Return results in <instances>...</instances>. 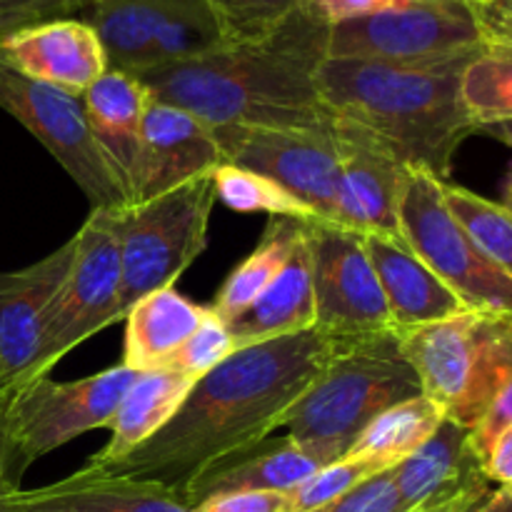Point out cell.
Instances as JSON below:
<instances>
[{"label":"cell","mask_w":512,"mask_h":512,"mask_svg":"<svg viewBox=\"0 0 512 512\" xmlns=\"http://www.w3.org/2000/svg\"><path fill=\"white\" fill-rule=\"evenodd\" d=\"M338 345L340 340L310 328L238 348L195 380L163 430L123 458L88 468L185 495L210 468L275 435L283 415L323 373Z\"/></svg>","instance_id":"obj_1"},{"label":"cell","mask_w":512,"mask_h":512,"mask_svg":"<svg viewBox=\"0 0 512 512\" xmlns=\"http://www.w3.org/2000/svg\"><path fill=\"white\" fill-rule=\"evenodd\" d=\"M328 33L330 25L303 5L263 43L220 45L135 78L155 100L188 110L210 128L333 130L335 115L318 90Z\"/></svg>","instance_id":"obj_2"},{"label":"cell","mask_w":512,"mask_h":512,"mask_svg":"<svg viewBox=\"0 0 512 512\" xmlns=\"http://www.w3.org/2000/svg\"><path fill=\"white\" fill-rule=\"evenodd\" d=\"M478 53L418 65L325 58L318 90L335 118L375 140L400 165L448 183L455 153L478 133L460 90Z\"/></svg>","instance_id":"obj_3"},{"label":"cell","mask_w":512,"mask_h":512,"mask_svg":"<svg viewBox=\"0 0 512 512\" xmlns=\"http://www.w3.org/2000/svg\"><path fill=\"white\" fill-rule=\"evenodd\" d=\"M415 395H420V380L400 353L398 335L340 340L323 373L283 415L278 430L323 465H333L383 410Z\"/></svg>","instance_id":"obj_4"},{"label":"cell","mask_w":512,"mask_h":512,"mask_svg":"<svg viewBox=\"0 0 512 512\" xmlns=\"http://www.w3.org/2000/svg\"><path fill=\"white\" fill-rule=\"evenodd\" d=\"M395 335L418 375L420 393L468 430L512 373V315L465 310Z\"/></svg>","instance_id":"obj_5"},{"label":"cell","mask_w":512,"mask_h":512,"mask_svg":"<svg viewBox=\"0 0 512 512\" xmlns=\"http://www.w3.org/2000/svg\"><path fill=\"white\" fill-rule=\"evenodd\" d=\"M215 203V180L208 173L120 208V320L145 295L175 288V280L200 258Z\"/></svg>","instance_id":"obj_6"},{"label":"cell","mask_w":512,"mask_h":512,"mask_svg":"<svg viewBox=\"0 0 512 512\" xmlns=\"http://www.w3.org/2000/svg\"><path fill=\"white\" fill-rule=\"evenodd\" d=\"M73 245L68 273L45 315L38 380L48 378L70 350L120 320V208L90 210Z\"/></svg>","instance_id":"obj_7"},{"label":"cell","mask_w":512,"mask_h":512,"mask_svg":"<svg viewBox=\"0 0 512 512\" xmlns=\"http://www.w3.org/2000/svg\"><path fill=\"white\" fill-rule=\"evenodd\" d=\"M135 370L118 365L68 383L33 380L0 403V433L20 473L90 430L108 428Z\"/></svg>","instance_id":"obj_8"},{"label":"cell","mask_w":512,"mask_h":512,"mask_svg":"<svg viewBox=\"0 0 512 512\" xmlns=\"http://www.w3.org/2000/svg\"><path fill=\"white\" fill-rule=\"evenodd\" d=\"M400 233L423 260L475 313L512 315V280L500 273L450 213L443 180L410 170L400 198Z\"/></svg>","instance_id":"obj_9"},{"label":"cell","mask_w":512,"mask_h":512,"mask_svg":"<svg viewBox=\"0 0 512 512\" xmlns=\"http://www.w3.org/2000/svg\"><path fill=\"white\" fill-rule=\"evenodd\" d=\"M470 5H398L330 25L328 58L438 63L483 50Z\"/></svg>","instance_id":"obj_10"},{"label":"cell","mask_w":512,"mask_h":512,"mask_svg":"<svg viewBox=\"0 0 512 512\" xmlns=\"http://www.w3.org/2000/svg\"><path fill=\"white\" fill-rule=\"evenodd\" d=\"M0 108L63 165L88 198L90 210L123 208V195L90 133L83 100L20 73L0 50Z\"/></svg>","instance_id":"obj_11"},{"label":"cell","mask_w":512,"mask_h":512,"mask_svg":"<svg viewBox=\"0 0 512 512\" xmlns=\"http://www.w3.org/2000/svg\"><path fill=\"white\" fill-rule=\"evenodd\" d=\"M308 243L313 258L315 328L333 340L395 333L363 235L325 220H308Z\"/></svg>","instance_id":"obj_12"},{"label":"cell","mask_w":512,"mask_h":512,"mask_svg":"<svg viewBox=\"0 0 512 512\" xmlns=\"http://www.w3.org/2000/svg\"><path fill=\"white\" fill-rule=\"evenodd\" d=\"M223 160L265 175L303 200L318 220L333 223L340 185V153L333 130L213 128Z\"/></svg>","instance_id":"obj_13"},{"label":"cell","mask_w":512,"mask_h":512,"mask_svg":"<svg viewBox=\"0 0 512 512\" xmlns=\"http://www.w3.org/2000/svg\"><path fill=\"white\" fill-rule=\"evenodd\" d=\"M333 133L340 153L333 225L405 245L400 233V198L410 170L345 120L335 118Z\"/></svg>","instance_id":"obj_14"},{"label":"cell","mask_w":512,"mask_h":512,"mask_svg":"<svg viewBox=\"0 0 512 512\" xmlns=\"http://www.w3.org/2000/svg\"><path fill=\"white\" fill-rule=\"evenodd\" d=\"M73 238L55 253L15 273H0V403L38 380L50 300L73 260Z\"/></svg>","instance_id":"obj_15"},{"label":"cell","mask_w":512,"mask_h":512,"mask_svg":"<svg viewBox=\"0 0 512 512\" xmlns=\"http://www.w3.org/2000/svg\"><path fill=\"white\" fill-rule=\"evenodd\" d=\"M223 163L213 128L205 120L153 98L143 120L133 203L168 193Z\"/></svg>","instance_id":"obj_16"},{"label":"cell","mask_w":512,"mask_h":512,"mask_svg":"<svg viewBox=\"0 0 512 512\" xmlns=\"http://www.w3.org/2000/svg\"><path fill=\"white\" fill-rule=\"evenodd\" d=\"M0 50L20 73L75 98L108 70V55L98 33L80 18L45 20L10 35Z\"/></svg>","instance_id":"obj_17"},{"label":"cell","mask_w":512,"mask_h":512,"mask_svg":"<svg viewBox=\"0 0 512 512\" xmlns=\"http://www.w3.org/2000/svg\"><path fill=\"white\" fill-rule=\"evenodd\" d=\"M80 100H83L85 118H88L95 145H98L125 205H130L140 160L143 120L148 105L153 103V95L135 75L108 68L80 95Z\"/></svg>","instance_id":"obj_18"},{"label":"cell","mask_w":512,"mask_h":512,"mask_svg":"<svg viewBox=\"0 0 512 512\" xmlns=\"http://www.w3.org/2000/svg\"><path fill=\"white\" fill-rule=\"evenodd\" d=\"M393 478L405 512L493 490L470 443V430L448 418L413 455L395 465Z\"/></svg>","instance_id":"obj_19"},{"label":"cell","mask_w":512,"mask_h":512,"mask_svg":"<svg viewBox=\"0 0 512 512\" xmlns=\"http://www.w3.org/2000/svg\"><path fill=\"white\" fill-rule=\"evenodd\" d=\"M8 512H193L165 485L120 478L85 465L70 478L13 495Z\"/></svg>","instance_id":"obj_20"},{"label":"cell","mask_w":512,"mask_h":512,"mask_svg":"<svg viewBox=\"0 0 512 512\" xmlns=\"http://www.w3.org/2000/svg\"><path fill=\"white\" fill-rule=\"evenodd\" d=\"M363 240L395 330L423 328L468 310L463 300L405 245L380 235H363Z\"/></svg>","instance_id":"obj_21"},{"label":"cell","mask_w":512,"mask_h":512,"mask_svg":"<svg viewBox=\"0 0 512 512\" xmlns=\"http://www.w3.org/2000/svg\"><path fill=\"white\" fill-rule=\"evenodd\" d=\"M320 468L325 465L288 435L265 438L263 443L223 460L200 475L185 490L183 498L190 508H195L203 500L225 493H290Z\"/></svg>","instance_id":"obj_22"},{"label":"cell","mask_w":512,"mask_h":512,"mask_svg":"<svg viewBox=\"0 0 512 512\" xmlns=\"http://www.w3.org/2000/svg\"><path fill=\"white\" fill-rule=\"evenodd\" d=\"M228 325L235 350L265 340L288 338L315 328V295H313V258L308 243V220L303 238L295 245L278 278L260 293L253 305L243 310Z\"/></svg>","instance_id":"obj_23"},{"label":"cell","mask_w":512,"mask_h":512,"mask_svg":"<svg viewBox=\"0 0 512 512\" xmlns=\"http://www.w3.org/2000/svg\"><path fill=\"white\" fill-rule=\"evenodd\" d=\"M185 0H88L78 18L98 33L110 70L138 75Z\"/></svg>","instance_id":"obj_24"},{"label":"cell","mask_w":512,"mask_h":512,"mask_svg":"<svg viewBox=\"0 0 512 512\" xmlns=\"http://www.w3.org/2000/svg\"><path fill=\"white\" fill-rule=\"evenodd\" d=\"M193 385L195 380L173 368H155L135 375L108 423L110 440L88 460V465L100 468L140 448L168 425Z\"/></svg>","instance_id":"obj_25"},{"label":"cell","mask_w":512,"mask_h":512,"mask_svg":"<svg viewBox=\"0 0 512 512\" xmlns=\"http://www.w3.org/2000/svg\"><path fill=\"white\" fill-rule=\"evenodd\" d=\"M205 315L208 308L190 303L175 288L155 290L140 298L125 315L123 365L135 373L168 368Z\"/></svg>","instance_id":"obj_26"},{"label":"cell","mask_w":512,"mask_h":512,"mask_svg":"<svg viewBox=\"0 0 512 512\" xmlns=\"http://www.w3.org/2000/svg\"><path fill=\"white\" fill-rule=\"evenodd\" d=\"M445 420V413L423 393L383 410L353 443L343 460L365 463L375 473L393 470L413 455Z\"/></svg>","instance_id":"obj_27"},{"label":"cell","mask_w":512,"mask_h":512,"mask_svg":"<svg viewBox=\"0 0 512 512\" xmlns=\"http://www.w3.org/2000/svg\"><path fill=\"white\" fill-rule=\"evenodd\" d=\"M305 220L293 218H270L265 225V233L260 238L258 248L228 275L220 285L218 295L208 305L210 313L223 323L238 318L248 305L260 298L265 288L278 278L280 270L285 268L288 258L293 255L295 245L303 238Z\"/></svg>","instance_id":"obj_28"},{"label":"cell","mask_w":512,"mask_h":512,"mask_svg":"<svg viewBox=\"0 0 512 512\" xmlns=\"http://www.w3.org/2000/svg\"><path fill=\"white\" fill-rule=\"evenodd\" d=\"M443 195L480 253L512 280V210L453 183H443Z\"/></svg>","instance_id":"obj_29"},{"label":"cell","mask_w":512,"mask_h":512,"mask_svg":"<svg viewBox=\"0 0 512 512\" xmlns=\"http://www.w3.org/2000/svg\"><path fill=\"white\" fill-rule=\"evenodd\" d=\"M463 103L473 123L485 125L512 120V50L483 48L463 73Z\"/></svg>","instance_id":"obj_30"},{"label":"cell","mask_w":512,"mask_h":512,"mask_svg":"<svg viewBox=\"0 0 512 512\" xmlns=\"http://www.w3.org/2000/svg\"><path fill=\"white\" fill-rule=\"evenodd\" d=\"M213 180L220 203L238 210V213H268L273 218L318 220V215L303 200H298L283 185L273 183L270 178L253 173V170L223 163L213 170Z\"/></svg>","instance_id":"obj_31"},{"label":"cell","mask_w":512,"mask_h":512,"mask_svg":"<svg viewBox=\"0 0 512 512\" xmlns=\"http://www.w3.org/2000/svg\"><path fill=\"white\" fill-rule=\"evenodd\" d=\"M218 28L223 45L263 43L278 33L303 0H198Z\"/></svg>","instance_id":"obj_32"},{"label":"cell","mask_w":512,"mask_h":512,"mask_svg":"<svg viewBox=\"0 0 512 512\" xmlns=\"http://www.w3.org/2000/svg\"><path fill=\"white\" fill-rule=\"evenodd\" d=\"M370 475H375V470L355 460H338L333 465H325L308 480H303L298 488L285 493V512H313L323 508L368 480Z\"/></svg>","instance_id":"obj_33"},{"label":"cell","mask_w":512,"mask_h":512,"mask_svg":"<svg viewBox=\"0 0 512 512\" xmlns=\"http://www.w3.org/2000/svg\"><path fill=\"white\" fill-rule=\"evenodd\" d=\"M235 353V343L228 333V325L220 318H215L213 313L205 315V320L200 323V328L195 330L188 338V343L175 353V358L170 360L168 368L178 370V373L188 375L190 380H200L203 375H208L210 370L218 368L225 358Z\"/></svg>","instance_id":"obj_34"},{"label":"cell","mask_w":512,"mask_h":512,"mask_svg":"<svg viewBox=\"0 0 512 512\" xmlns=\"http://www.w3.org/2000/svg\"><path fill=\"white\" fill-rule=\"evenodd\" d=\"M88 0H0V45L10 35L55 18H78Z\"/></svg>","instance_id":"obj_35"},{"label":"cell","mask_w":512,"mask_h":512,"mask_svg":"<svg viewBox=\"0 0 512 512\" xmlns=\"http://www.w3.org/2000/svg\"><path fill=\"white\" fill-rule=\"evenodd\" d=\"M313 512H405V508L395 488L393 470H385V473L370 475L338 500Z\"/></svg>","instance_id":"obj_36"},{"label":"cell","mask_w":512,"mask_h":512,"mask_svg":"<svg viewBox=\"0 0 512 512\" xmlns=\"http://www.w3.org/2000/svg\"><path fill=\"white\" fill-rule=\"evenodd\" d=\"M512 425V373L508 375L500 390L495 393V398L490 400V405L485 408V413L480 415V420L475 423V428L470 430V443L473 450L478 453L480 460H485L490 445L495 443L500 433Z\"/></svg>","instance_id":"obj_37"},{"label":"cell","mask_w":512,"mask_h":512,"mask_svg":"<svg viewBox=\"0 0 512 512\" xmlns=\"http://www.w3.org/2000/svg\"><path fill=\"white\" fill-rule=\"evenodd\" d=\"M470 10L485 48L512 50V0H473Z\"/></svg>","instance_id":"obj_38"},{"label":"cell","mask_w":512,"mask_h":512,"mask_svg":"<svg viewBox=\"0 0 512 512\" xmlns=\"http://www.w3.org/2000/svg\"><path fill=\"white\" fill-rule=\"evenodd\" d=\"M193 512H285V493H225L203 500Z\"/></svg>","instance_id":"obj_39"},{"label":"cell","mask_w":512,"mask_h":512,"mask_svg":"<svg viewBox=\"0 0 512 512\" xmlns=\"http://www.w3.org/2000/svg\"><path fill=\"white\" fill-rule=\"evenodd\" d=\"M315 15L328 25L343 23V20L360 18V15L378 13L385 8H398L400 0H303Z\"/></svg>","instance_id":"obj_40"},{"label":"cell","mask_w":512,"mask_h":512,"mask_svg":"<svg viewBox=\"0 0 512 512\" xmlns=\"http://www.w3.org/2000/svg\"><path fill=\"white\" fill-rule=\"evenodd\" d=\"M483 470L490 485H498V490L512 495V425L490 445L483 460Z\"/></svg>","instance_id":"obj_41"},{"label":"cell","mask_w":512,"mask_h":512,"mask_svg":"<svg viewBox=\"0 0 512 512\" xmlns=\"http://www.w3.org/2000/svg\"><path fill=\"white\" fill-rule=\"evenodd\" d=\"M20 478H23V473L15 468L8 445L3 440V433H0V512H8L10 500L20 490Z\"/></svg>","instance_id":"obj_42"},{"label":"cell","mask_w":512,"mask_h":512,"mask_svg":"<svg viewBox=\"0 0 512 512\" xmlns=\"http://www.w3.org/2000/svg\"><path fill=\"white\" fill-rule=\"evenodd\" d=\"M488 493L480 495H463V498L455 500H445V503H430V505H420V508L410 510V512H470L473 505H478L480 500L485 498Z\"/></svg>","instance_id":"obj_43"},{"label":"cell","mask_w":512,"mask_h":512,"mask_svg":"<svg viewBox=\"0 0 512 512\" xmlns=\"http://www.w3.org/2000/svg\"><path fill=\"white\" fill-rule=\"evenodd\" d=\"M478 512H512V495L503 493V490H490L478 505Z\"/></svg>","instance_id":"obj_44"},{"label":"cell","mask_w":512,"mask_h":512,"mask_svg":"<svg viewBox=\"0 0 512 512\" xmlns=\"http://www.w3.org/2000/svg\"><path fill=\"white\" fill-rule=\"evenodd\" d=\"M478 133H485V135H493V138H498L500 143L510 145L512 148V120L510 123H498V125H485V128H480Z\"/></svg>","instance_id":"obj_45"},{"label":"cell","mask_w":512,"mask_h":512,"mask_svg":"<svg viewBox=\"0 0 512 512\" xmlns=\"http://www.w3.org/2000/svg\"><path fill=\"white\" fill-rule=\"evenodd\" d=\"M455 3L470 5L473 0H400V5H455Z\"/></svg>","instance_id":"obj_46"},{"label":"cell","mask_w":512,"mask_h":512,"mask_svg":"<svg viewBox=\"0 0 512 512\" xmlns=\"http://www.w3.org/2000/svg\"><path fill=\"white\" fill-rule=\"evenodd\" d=\"M503 205L508 210H512V168H510L508 180H505V188H503Z\"/></svg>","instance_id":"obj_47"},{"label":"cell","mask_w":512,"mask_h":512,"mask_svg":"<svg viewBox=\"0 0 512 512\" xmlns=\"http://www.w3.org/2000/svg\"><path fill=\"white\" fill-rule=\"evenodd\" d=\"M480 503H483V500H480ZM478 503V505H480ZM478 505H473V508H470V512H478Z\"/></svg>","instance_id":"obj_48"}]
</instances>
